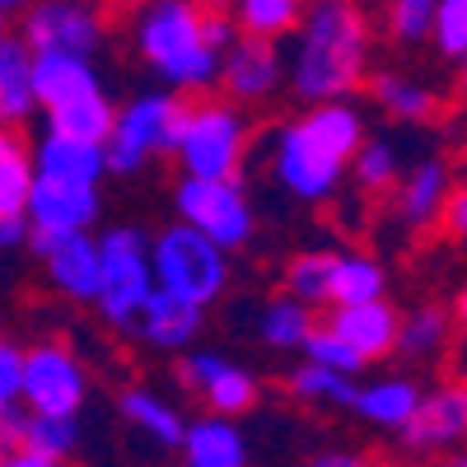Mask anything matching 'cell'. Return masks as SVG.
Masks as SVG:
<instances>
[{
    "mask_svg": "<svg viewBox=\"0 0 467 467\" xmlns=\"http://www.w3.org/2000/svg\"><path fill=\"white\" fill-rule=\"evenodd\" d=\"M360 140H365V117L360 108H350V99L308 103V112L285 122L271 140V178L285 197L304 206H323L341 197L350 154Z\"/></svg>",
    "mask_w": 467,
    "mask_h": 467,
    "instance_id": "cell-1",
    "label": "cell"
},
{
    "mask_svg": "<svg viewBox=\"0 0 467 467\" xmlns=\"http://www.w3.org/2000/svg\"><path fill=\"white\" fill-rule=\"evenodd\" d=\"M295 52L285 80L304 103L350 99L369 70V24L356 0H304V15L290 28Z\"/></svg>",
    "mask_w": 467,
    "mask_h": 467,
    "instance_id": "cell-2",
    "label": "cell"
},
{
    "mask_svg": "<svg viewBox=\"0 0 467 467\" xmlns=\"http://www.w3.org/2000/svg\"><path fill=\"white\" fill-rule=\"evenodd\" d=\"M136 52L169 89L202 94L220 80V52L202 33L197 0H145L136 5Z\"/></svg>",
    "mask_w": 467,
    "mask_h": 467,
    "instance_id": "cell-3",
    "label": "cell"
},
{
    "mask_svg": "<svg viewBox=\"0 0 467 467\" xmlns=\"http://www.w3.org/2000/svg\"><path fill=\"white\" fill-rule=\"evenodd\" d=\"M33 94L47 112V127L85 140H108L112 99L85 52H33Z\"/></svg>",
    "mask_w": 467,
    "mask_h": 467,
    "instance_id": "cell-4",
    "label": "cell"
},
{
    "mask_svg": "<svg viewBox=\"0 0 467 467\" xmlns=\"http://www.w3.org/2000/svg\"><path fill=\"white\" fill-rule=\"evenodd\" d=\"M248 145H253V127L244 117V103L197 99V103H182L169 154L192 178H239Z\"/></svg>",
    "mask_w": 467,
    "mask_h": 467,
    "instance_id": "cell-5",
    "label": "cell"
},
{
    "mask_svg": "<svg viewBox=\"0 0 467 467\" xmlns=\"http://www.w3.org/2000/svg\"><path fill=\"white\" fill-rule=\"evenodd\" d=\"M229 248H220L215 239H206L202 229H192L182 220L164 224L150 239V276L160 290L211 308L215 299H224L229 290Z\"/></svg>",
    "mask_w": 467,
    "mask_h": 467,
    "instance_id": "cell-6",
    "label": "cell"
},
{
    "mask_svg": "<svg viewBox=\"0 0 467 467\" xmlns=\"http://www.w3.org/2000/svg\"><path fill=\"white\" fill-rule=\"evenodd\" d=\"M178 112H182V99L178 89H150V94H136L131 103H122L112 112V131L103 140V154H108V173L117 178H131L140 173L150 160L173 150V131H178Z\"/></svg>",
    "mask_w": 467,
    "mask_h": 467,
    "instance_id": "cell-7",
    "label": "cell"
},
{
    "mask_svg": "<svg viewBox=\"0 0 467 467\" xmlns=\"http://www.w3.org/2000/svg\"><path fill=\"white\" fill-rule=\"evenodd\" d=\"M150 285V234L136 224H112L99 239V318L112 332H122Z\"/></svg>",
    "mask_w": 467,
    "mask_h": 467,
    "instance_id": "cell-8",
    "label": "cell"
},
{
    "mask_svg": "<svg viewBox=\"0 0 467 467\" xmlns=\"http://www.w3.org/2000/svg\"><path fill=\"white\" fill-rule=\"evenodd\" d=\"M173 211H178L182 224L202 229L206 239H215L229 253L248 248L253 229H257L253 197L244 192L239 178H192V173H182V182L173 187Z\"/></svg>",
    "mask_w": 467,
    "mask_h": 467,
    "instance_id": "cell-9",
    "label": "cell"
},
{
    "mask_svg": "<svg viewBox=\"0 0 467 467\" xmlns=\"http://www.w3.org/2000/svg\"><path fill=\"white\" fill-rule=\"evenodd\" d=\"M89 398V369L66 341H37L24 350V393L19 402L28 411H57L80 416Z\"/></svg>",
    "mask_w": 467,
    "mask_h": 467,
    "instance_id": "cell-10",
    "label": "cell"
},
{
    "mask_svg": "<svg viewBox=\"0 0 467 467\" xmlns=\"http://www.w3.org/2000/svg\"><path fill=\"white\" fill-rule=\"evenodd\" d=\"M103 33L108 24L94 0H33L19 28V37L33 52H85V57L103 47Z\"/></svg>",
    "mask_w": 467,
    "mask_h": 467,
    "instance_id": "cell-11",
    "label": "cell"
},
{
    "mask_svg": "<svg viewBox=\"0 0 467 467\" xmlns=\"http://www.w3.org/2000/svg\"><path fill=\"white\" fill-rule=\"evenodd\" d=\"M33 257H43V271L57 295L75 299V304H94L99 295V239H89V229H37L28 224V244Z\"/></svg>",
    "mask_w": 467,
    "mask_h": 467,
    "instance_id": "cell-12",
    "label": "cell"
},
{
    "mask_svg": "<svg viewBox=\"0 0 467 467\" xmlns=\"http://www.w3.org/2000/svg\"><path fill=\"white\" fill-rule=\"evenodd\" d=\"M234 103H262L285 85V57L276 47V37H257L239 33L234 43L220 52V80Z\"/></svg>",
    "mask_w": 467,
    "mask_h": 467,
    "instance_id": "cell-13",
    "label": "cell"
},
{
    "mask_svg": "<svg viewBox=\"0 0 467 467\" xmlns=\"http://www.w3.org/2000/svg\"><path fill=\"white\" fill-rule=\"evenodd\" d=\"M206 327V308L202 304H187L160 285H150L145 299L136 304V314L127 318L122 337L127 341H140L150 350H187L192 341L202 337Z\"/></svg>",
    "mask_w": 467,
    "mask_h": 467,
    "instance_id": "cell-14",
    "label": "cell"
},
{
    "mask_svg": "<svg viewBox=\"0 0 467 467\" xmlns=\"http://www.w3.org/2000/svg\"><path fill=\"white\" fill-rule=\"evenodd\" d=\"M398 435V449L407 458H431V453H449L467 440V407L458 388H435V393H420L416 411L407 416Z\"/></svg>",
    "mask_w": 467,
    "mask_h": 467,
    "instance_id": "cell-15",
    "label": "cell"
},
{
    "mask_svg": "<svg viewBox=\"0 0 467 467\" xmlns=\"http://www.w3.org/2000/svg\"><path fill=\"white\" fill-rule=\"evenodd\" d=\"M99 182H75V178H57V173H33V187H28V224L37 229H57V234H70V229H94L99 220Z\"/></svg>",
    "mask_w": 467,
    "mask_h": 467,
    "instance_id": "cell-16",
    "label": "cell"
},
{
    "mask_svg": "<svg viewBox=\"0 0 467 467\" xmlns=\"http://www.w3.org/2000/svg\"><path fill=\"white\" fill-rule=\"evenodd\" d=\"M178 374H182L187 388H197L202 402L220 416H244V411L257 407V379L244 365L215 356V350H192Z\"/></svg>",
    "mask_w": 467,
    "mask_h": 467,
    "instance_id": "cell-17",
    "label": "cell"
},
{
    "mask_svg": "<svg viewBox=\"0 0 467 467\" xmlns=\"http://www.w3.org/2000/svg\"><path fill=\"white\" fill-rule=\"evenodd\" d=\"M327 327H332V332H337V337H341V341L369 365V360L398 356V327H402V314L379 295V299H360V304H332Z\"/></svg>",
    "mask_w": 467,
    "mask_h": 467,
    "instance_id": "cell-18",
    "label": "cell"
},
{
    "mask_svg": "<svg viewBox=\"0 0 467 467\" xmlns=\"http://www.w3.org/2000/svg\"><path fill=\"white\" fill-rule=\"evenodd\" d=\"M178 453L192 467H244L248 462V440H244L239 425H234V416L206 411V416L182 425Z\"/></svg>",
    "mask_w": 467,
    "mask_h": 467,
    "instance_id": "cell-19",
    "label": "cell"
},
{
    "mask_svg": "<svg viewBox=\"0 0 467 467\" xmlns=\"http://www.w3.org/2000/svg\"><path fill=\"white\" fill-rule=\"evenodd\" d=\"M398 197H393V211L407 229H425V224H440V211H444V197H449V164L444 160H420L411 164L398 182Z\"/></svg>",
    "mask_w": 467,
    "mask_h": 467,
    "instance_id": "cell-20",
    "label": "cell"
},
{
    "mask_svg": "<svg viewBox=\"0 0 467 467\" xmlns=\"http://www.w3.org/2000/svg\"><path fill=\"white\" fill-rule=\"evenodd\" d=\"M33 169L57 173V178H75V182H103L108 178V154H103V140L66 136V131L47 127L33 145Z\"/></svg>",
    "mask_w": 467,
    "mask_h": 467,
    "instance_id": "cell-21",
    "label": "cell"
},
{
    "mask_svg": "<svg viewBox=\"0 0 467 467\" xmlns=\"http://www.w3.org/2000/svg\"><path fill=\"white\" fill-rule=\"evenodd\" d=\"M37 112L33 94V47L19 33H0V122H24Z\"/></svg>",
    "mask_w": 467,
    "mask_h": 467,
    "instance_id": "cell-22",
    "label": "cell"
},
{
    "mask_svg": "<svg viewBox=\"0 0 467 467\" xmlns=\"http://www.w3.org/2000/svg\"><path fill=\"white\" fill-rule=\"evenodd\" d=\"M416 402H420V388H416L411 379L388 374V379H374V383L356 388L350 411H356L360 420H369L374 431H402L407 416L416 411Z\"/></svg>",
    "mask_w": 467,
    "mask_h": 467,
    "instance_id": "cell-23",
    "label": "cell"
},
{
    "mask_svg": "<svg viewBox=\"0 0 467 467\" xmlns=\"http://www.w3.org/2000/svg\"><path fill=\"white\" fill-rule=\"evenodd\" d=\"M117 411H122V420L131 425V431H140L154 449H178L187 420L169 398L154 393V388H127V393L117 398Z\"/></svg>",
    "mask_w": 467,
    "mask_h": 467,
    "instance_id": "cell-24",
    "label": "cell"
},
{
    "mask_svg": "<svg viewBox=\"0 0 467 467\" xmlns=\"http://www.w3.org/2000/svg\"><path fill=\"white\" fill-rule=\"evenodd\" d=\"M388 295V271L369 253H332V276H327V308L332 304H360Z\"/></svg>",
    "mask_w": 467,
    "mask_h": 467,
    "instance_id": "cell-25",
    "label": "cell"
},
{
    "mask_svg": "<svg viewBox=\"0 0 467 467\" xmlns=\"http://www.w3.org/2000/svg\"><path fill=\"white\" fill-rule=\"evenodd\" d=\"M33 173V145L15 131V122H0V211L5 215H24Z\"/></svg>",
    "mask_w": 467,
    "mask_h": 467,
    "instance_id": "cell-26",
    "label": "cell"
},
{
    "mask_svg": "<svg viewBox=\"0 0 467 467\" xmlns=\"http://www.w3.org/2000/svg\"><path fill=\"white\" fill-rule=\"evenodd\" d=\"M379 108L388 117H398V122H431V117L440 112V94L431 85L420 80H407V75H393V70H379L369 80Z\"/></svg>",
    "mask_w": 467,
    "mask_h": 467,
    "instance_id": "cell-27",
    "label": "cell"
},
{
    "mask_svg": "<svg viewBox=\"0 0 467 467\" xmlns=\"http://www.w3.org/2000/svg\"><path fill=\"white\" fill-rule=\"evenodd\" d=\"M314 323H318V318H314V308H308L304 299L276 295L271 304H262V314H257V337H262L271 350H299Z\"/></svg>",
    "mask_w": 467,
    "mask_h": 467,
    "instance_id": "cell-28",
    "label": "cell"
},
{
    "mask_svg": "<svg viewBox=\"0 0 467 467\" xmlns=\"http://www.w3.org/2000/svg\"><path fill=\"white\" fill-rule=\"evenodd\" d=\"M350 178H356L360 187V197H379V192H388L398 178H402V154L398 145L388 140V136H365L356 145V154H350Z\"/></svg>",
    "mask_w": 467,
    "mask_h": 467,
    "instance_id": "cell-29",
    "label": "cell"
},
{
    "mask_svg": "<svg viewBox=\"0 0 467 467\" xmlns=\"http://www.w3.org/2000/svg\"><path fill=\"white\" fill-rule=\"evenodd\" d=\"M290 393L299 402H314V407H350V398H356V374L318 365V360H304L290 374Z\"/></svg>",
    "mask_w": 467,
    "mask_h": 467,
    "instance_id": "cell-30",
    "label": "cell"
},
{
    "mask_svg": "<svg viewBox=\"0 0 467 467\" xmlns=\"http://www.w3.org/2000/svg\"><path fill=\"white\" fill-rule=\"evenodd\" d=\"M239 33H257V37H290V28L304 15V0H234L229 5Z\"/></svg>",
    "mask_w": 467,
    "mask_h": 467,
    "instance_id": "cell-31",
    "label": "cell"
},
{
    "mask_svg": "<svg viewBox=\"0 0 467 467\" xmlns=\"http://www.w3.org/2000/svg\"><path fill=\"white\" fill-rule=\"evenodd\" d=\"M444 341H449V314L435 308V304H425V308H416V314L402 318V327H398V356L431 360V356L444 350Z\"/></svg>",
    "mask_w": 467,
    "mask_h": 467,
    "instance_id": "cell-32",
    "label": "cell"
},
{
    "mask_svg": "<svg viewBox=\"0 0 467 467\" xmlns=\"http://www.w3.org/2000/svg\"><path fill=\"white\" fill-rule=\"evenodd\" d=\"M327 276H332V253L308 248L285 262V295L304 299L308 308H327Z\"/></svg>",
    "mask_w": 467,
    "mask_h": 467,
    "instance_id": "cell-33",
    "label": "cell"
},
{
    "mask_svg": "<svg viewBox=\"0 0 467 467\" xmlns=\"http://www.w3.org/2000/svg\"><path fill=\"white\" fill-rule=\"evenodd\" d=\"M425 43H431L444 61H462L467 57V0H440Z\"/></svg>",
    "mask_w": 467,
    "mask_h": 467,
    "instance_id": "cell-34",
    "label": "cell"
},
{
    "mask_svg": "<svg viewBox=\"0 0 467 467\" xmlns=\"http://www.w3.org/2000/svg\"><path fill=\"white\" fill-rule=\"evenodd\" d=\"M435 5L440 0H388V37H393L398 47L425 43L431 19H435Z\"/></svg>",
    "mask_w": 467,
    "mask_h": 467,
    "instance_id": "cell-35",
    "label": "cell"
},
{
    "mask_svg": "<svg viewBox=\"0 0 467 467\" xmlns=\"http://www.w3.org/2000/svg\"><path fill=\"white\" fill-rule=\"evenodd\" d=\"M304 360H318V365H332V369H346V374H360L365 369V360L356 356V350H350L327 323H314L308 327V337H304Z\"/></svg>",
    "mask_w": 467,
    "mask_h": 467,
    "instance_id": "cell-36",
    "label": "cell"
},
{
    "mask_svg": "<svg viewBox=\"0 0 467 467\" xmlns=\"http://www.w3.org/2000/svg\"><path fill=\"white\" fill-rule=\"evenodd\" d=\"M19 393H24V350L0 337V416L19 407Z\"/></svg>",
    "mask_w": 467,
    "mask_h": 467,
    "instance_id": "cell-37",
    "label": "cell"
},
{
    "mask_svg": "<svg viewBox=\"0 0 467 467\" xmlns=\"http://www.w3.org/2000/svg\"><path fill=\"white\" fill-rule=\"evenodd\" d=\"M440 224L453 234V239L467 244V182L449 187V197H444V211H440Z\"/></svg>",
    "mask_w": 467,
    "mask_h": 467,
    "instance_id": "cell-38",
    "label": "cell"
},
{
    "mask_svg": "<svg viewBox=\"0 0 467 467\" xmlns=\"http://www.w3.org/2000/svg\"><path fill=\"white\" fill-rule=\"evenodd\" d=\"M28 244V215H5L0 211V253H15Z\"/></svg>",
    "mask_w": 467,
    "mask_h": 467,
    "instance_id": "cell-39",
    "label": "cell"
},
{
    "mask_svg": "<svg viewBox=\"0 0 467 467\" xmlns=\"http://www.w3.org/2000/svg\"><path fill=\"white\" fill-rule=\"evenodd\" d=\"M314 462H318V467H356L360 458H356V453H318Z\"/></svg>",
    "mask_w": 467,
    "mask_h": 467,
    "instance_id": "cell-40",
    "label": "cell"
},
{
    "mask_svg": "<svg viewBox=\"0 0 467 467\" xmlns=\"http://www.w3.org/2000/svg\"><path fill=\"white\" fill-rule=\"evenodd\" d=\"M33 5V0H0V19H5V15H24Z\"/></svg>",
    "mask_w": 467,
    "mask_h": 467,
    "instance_id": "cell-41",
    "label": "cell"
},
{
    "mask_svg": "<svg viewBox=\"0 0 467 467\" xmlns=\"http://www.w3.org/2000/svg\"><path fill=\"white\" fill-rule=\"evenodd\" d=\"M197 5H202V10H229L234 0H197Z\"/></svg>",
    "mask_w": 467,
    "mask_h": 467,
    "instance_id": "cell-42",
    "label": "cell"
},
{
    "mask_svg": "<svg viewBox=\"0 0 467 467\" xmlns=\"http://www.w3.org/2000/svg\"><path fill=\"white\" fill-rule=\"evenodd\" d=\"M453 308H458V318H462V323H467V285H462V290H458V304H453Z\"/></svg>",
    "mask_w": 467,
    "mask_h": 467,
    "instance_id": "cell-43",
    "label": "cell"
},
{
    "mask_svg": "<svg viewBox=\"0 0 467 467\" xmlns=\"http://www.w3.org/2000/svg\"><path fill=\"white\" fill-rule=\"evenodd\" d=\"M458 393H462V407H467V374H462V383H458Z\"/></svg>",
    "mask_w": 467,
    "mask_h": 467,
    "instance_id": "cell-44",
    "label": "cell"
},
{
    "mask_svg": "<svg viewBox=\"0 0 467 467\" xmlns=\"http://www.w3.org/2000/svg\"><path fill=\"white\" fill-rule=\"evenodd\" d=\"M462 94H467V57H462Z\"/></svg>",
    "mask_w": 467,
    "mask_h": 467,
    "instance_id": "cell-45",
    "label": "cell"
},
{
    "mask_svg": "<svg viewBox=\"0 0 467 467\" xmlns=\"http://www.w3.org/2000/svg\"><path fill=\"white\" fill-rule=\"evenodd\" d=\"M117 5H145V0H117Z\"/></svg>",
    "mask_w": 467,
    "mask_h": 467,
    "instance_id": "cell-46",
    "label": "cell"
}]
</instances>
